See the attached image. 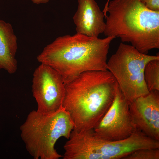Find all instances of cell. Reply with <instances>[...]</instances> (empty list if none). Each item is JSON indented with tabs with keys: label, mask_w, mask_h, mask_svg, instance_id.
Listing matches in <instances>:
<instances>
[{
	"label": "cell",
	"mask_w": 159,
	"mask_h": 159,
	"mask_svg": "<svg viewBox=\"0 0 159 159\" xmlns=\"http://www.w3.org/2000/svg\"><path fill=\"white\" fill-rule=\"evenodd\" d=\"M117 84L108 70L85 72L64 84L62 106L70 115L73 130L96 126L112 103Z\"/></svg>",
	"instance_id": "1"
},
{
	"label": "cell",
	"mask_w": 159,
	"mask_h": 159,
	"mask_svg": "<svg viewBox=\"0 0 159 159\" xmlns=\"http://www.w3.org/2000/svg\"><path fill=\"white\" fill-rule=\"evenodd\" d=\"M115 38L100 39L77 33L59 37L44 47L37 59L57 71L64 84L85 72L108 70L107 54Z\"/></svg>",
	"instance_id": "2"
},
{
	"label": "cell",
	"mask_w": 159,
	"mask_h": 159,
	"mask_svg": "<svg viewBox=\"0 0 159 159\" xmlns=\"http://www.w3.org/2000/svg\"><path fill=\"white\" fill-rule=\"evenodd\" d=\"M105 11L106 37L119 38L145 54L159 48V11L148 9L140 0H112Z\"/></svg>",
	"instance_id": "3"
},
{
	"label": "cell",
	"mask_w": 159,
	"mask_h": 159,
	"mask_svg": "<svg viewBox=\"0 0 159 159\" xmlns=\"http://www.w3.org/2000/svg\"><path fill=\"white\" fill-rule=\"evenodd\" d=\"M20 128L26 148L34 159H59L62 156L57 151L55 145L61 137L69 139L74 125L62 106L50 113L32 111Z\"/></svg>",
	"instance_id": "4"
},
{
	"label": "cell",
	"mask_w": 159,
	"mask_h": 159,
	"mask_svg": "<svg viewBox=\"0 0 159 159\" xmlns=\"http://www.w3.org/2000/svg\"><path fill=\"white\" fill-rule=\"evenodd\" d=\"M157 59L159 55L142 53L130 44L121 42L107 61L108 70L129 102L149 92L144 80V69L148 62Z\"/></svg>",
	"instance_id": "5"
},
{
	"label": "cell",
	"mask_w": 159,
	"mask_h": 159,
	"mask_svg": "<svg viewBox=\"0 0 159 159\" xmlns=\"http://www.w3.org/2000/svg\"><path fill=\"white\" fill-rule=\"evenodd\" d=\"M32 91L37 102L38 111L54 112L62 107L65 94L64 84L61 75L51 67L41 64L33 74Z\"/></svg>",
	"instance_id": "6"
},
{
	"label": "cell",
	"mask_w": 159,
	"mask_h": 159,
	"mask_svg": "<svg viewBox=\"0 0 159 159\" xmlns=\"http://www.w3.org/2000/svg\"><path fill=\"white\" fill-rule=\"evenodd\" d=\"M137 129L129 111V101L125 97L117 84L112 103L93 129L94 134L104 140H118L129 137Z\"/></svg>",
	"instance_id": "7"
},
{
	"label": "cell",
	"mask_w": 159,
	"mask_h": 159,
	"mask_svg": "<svg viewBox=\"0 0 159 159\" xmlns=\"http://www.w3.org/2000/svg\"><path fill=\"white\" fill-rule=\"evenodd\" d=\"M129 110L137 129L159 141V91L150 92L129 102Z\"/></svg>",
	"instance_id": "8"
},
{
	"label": "cell",
	"mask_w": 159,
	"mask_h": 159,
	"mask_svg": "<svg viewBox=\"0 0 159 159\" xmlns=\"http://www.w3.org/2000/svg\"><path fill=\"white\" fill-rule=\"evenodd\" d=\"M78 8L73 17L76 33L98 37L105 28V13L95 0H78Z\"/></svg>",
	"instance_id": "9"
},
{
	"label": "cell",
	"mask_w": 159,
	"mask_h": 159,
	"mask_svg": "<svg viewBox=\"0 0 159 159\" xmlns=\"http://www.w3.org/2000/svg\"><path fill=\"white\" fill-rule=\"evenodd\" d=\"M17 49L16 37L11 25L0 20V68L10 74L15 73L17 69Z\"/></svg>",
	"instance_id": "10"
},
{
	"label": "cell",
	"mask_w": 159,
	"mask_h": 159,
	"mask_svg": "<svg viewBox=\"0 0 159 159\" xmlns=\"http://www.w3.org/2000/svg\"><path fill=\"white\" fill-rule=\"evenodd\" d=\"M144 77L149 92L159 91V59L147 63L144 69Z\"/></svg>",
	"instance_id": "11"
},
{
	"label": "cell",
	"mask_w": 159,
	"mask_h": 159,
	"mask_svg": "<svg viewBox=\"0 0 159 159\" xmlns=\"http://www.w3.org/2000/svg\"><path fill=\"white\" fill-rule=\"evenodd\" d=\"M159 149H143L136 150L123 159H159Z\"/></svg>",
	"instance_id": "12"
},
{
	"label": "cell",
	"mask_w": 159,
	"mask_h": 159,
	"mask_svg": "<svg viewBox=\"0 0 159 159\" xmlns=\"http://www.w3.org/2000/svg\"><path fill=\"white\" fill-rule=\"evenodd\" d=\"M148 9L154 11H159V0H140Z\"/></svg>",
	"instance_id": "13"
},
{
	"label": "cell",
	"mask_w": 159,
	"mask_h": 159,
	"mask_svg": "<svg viewBox=\"0 0 159 159\" xmlns=\"http://www.w3.org/2000/svg\"><path fill=\"white\" fill-rule=\"evenodd\" d=\"M34 3L39 4L40 3H46L49 0H32Z\"/></svg>",
	"instance_id": "14"
}]
</instances>
